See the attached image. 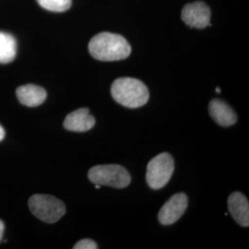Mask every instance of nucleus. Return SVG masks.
<instances>
[{
  "label": "nucleus",
  "mask_w": 249,
  "mask_h": 249,
  "mask_svg": "<svg viewBox=\"0 0 249 249\" xmlns=\"http://www.w3.org/2000/svg\"><path fill=\"white\" fill-rule=\"evenodd\" d=\"M89 52L100 61H118L129 56L131 46L123 36L105 32L91 38Z\"/></svg>",
  "instance_id": "obj_1"
},
{
  "label": "nucleus",
  "mask_w": 249,
  "mask_h": 249,
  "mask_svg": "<svg viewBox=\"0 0 249 249\" xmlns=\"http://www.w3.org/2000/svg\"><path fill=\"white\" fill-rule=\"evenodd\" d=\"M111 94L120 106L127 108H139L145 106L150 92L142 81L133 78H119L111 87Z\"/></svg>",
  "instance_id": "obj_2"
},
{
  "label": "nucleus",
  "mask_w": 249,
  "mask_h": 249,
  "mask_svg": "<svg viewBox=\"0 0 249 249\" xmlns=\"http://www.w3.org/2000/svg\"><path fill=\"white\" fill-rule=\"evenodd\" d=\"M28 205L32 213L46 223L58 222L67 211L60 199L45 194H36L31 196Z\"/></svg>",
  "instance_id": "obj_3"
},
{
  "label": "nucleus",
  "mask_w": 249,
  "mask_h": 249,
  "mask_svg": "<svg viewBox=\"0 0 249 249\" xmlns=\"http://www.w3.org/2000/svg\"><path fill=\"white\" fill-rule=\"evenodd\" d=\"M88 178L94 185L114 188H124L131 182V177L127 170L118 164L93 166L89 170Z\"/></svg>",
  "instance_id": "obj_4"
},
{
  "label": "nucleus",
  "mask_w": 249,
  "mask_h": 249,
  "mask_svg": "<svg viewBox=\"0 0 249 249\" xmlns=\"http://www.w3.org/2000/svg\"><path fill=\"white\" fill-rule=\"evenodd\" d=\"M175 170L172 155L163 152L153 157L148 163L146 180L152 189H160L169 182Z\"/></svg>",
  "instance_id": "obj_5"
},
{
  "label": "nucleus",
  "mask_w": 249,
  "mask_h": 249,
  "mask_svg": "<svg viewBox=\"0 0 249 249\" xmlns=\"http://www.w3.org/2000/svg\"><path fill=\"white\" fill-rule=\"evenodd\" d=\"M182 20L187 26L196 29H203L205 27L212 26L211 9L204 2H194L187 4L181 13Z\"/></svg>",
  "instance_id": "obj_6"
},
{
  "label": "nucleus",
  "mask_w": 249,
  "mask_h": 249,
  "mask_svg": "<svg viewBox=\"0 0 249 249\" xmlns=\"http://www.w3.org/2000/svg\"><path fill=\"white\" fill-rule=\"evenodd\" d=\"M187 196L185 193H178L171 196L159 212V222L162 225H171L178 222L187 211Z\"/></svg>",
  "instance_id": "obj_7"
},
{
  "label": "nucleus",
  "mask_w": 249,
  "mask_h": 249,
  "mask_svg": "<svg viewBox=\"0 0 249 249\" xmlns=\"http://www.w3.org/2000/svg\"><path fill=\"white\" fill-rule=\"evenodd\" d=\"M95 124V118L89 114L88 108H80L69 114L63 125L67 130L73 132H85Z\"/></svg>",
  "instance_id": "obj_8"
},
{
  "label": "nucleus",
  "mask_w": 249,
  "mask_h": 249,
  "mask_svg": "<svg viewBox=\"0 0 249 249\" xmlns=\"http://www.w3.org/2000/svg\"><path fill=\"white\" fill-rule=\"evenodd\" d=\"M210 116L221 126H230L236 123L237 116L228 104L223 100L213 99L209 105Z\"/></svg>",
  "instance_id": "obj_9"
},
{
  "label": "nucleus",
  "mask_w": 249,
  "mask_h": 249,
  "mask_svg": "<svg viewBox=\"0 0 249 249\" xmlns=\"http://www.w3.org/2000/svg\"><path fill=\"white\" fill-rule=\"evenodd\" d=\"M228 209L234 221L243 227H249V203L240 192H233L228 197Z\"/></svg>",
  "instance_id": "obj_10"
},
{
  "label": "nucleus",
  "mask_w": 249,
  "mask_h": 249,
  "mask_svg": "<svg viewBox=\"0 0 249 249\" xmlns=\"http://www.w3.org/2000/svg\"><path fill=\"white\" fill-rule=\"evenodd\" d=\"M16 94L20 104L28 107H36L45 103L47 93L44 88L34 85L27 84L18 87Z\"/></svg>",
  "instance_id": "obj_11"
},
{
  "label": "nucleus",
  "mask_w": 249,
  "mask_h": 249,
  "mask_svg": "<svg viewBox=\"0 0 249 249\" xmlns=\"http://www.w3.org/2000/svg\"><path fill=\"white\" fill-rule=\"evenodd\" d=\"M17 53L16 39L8 33L0 32V63L12 62Z\"/></svg>",
  "instance_id": "obj_12"
},
{
  "label": "nucleus",
  "mask_w": 249,
  "mask_h": 249,
  "mask_svg": "<svg viewBox=\"0 0 249 249\" xmlns=\"http://www.w3.org/2000/svg\"><path fill=\"white\" fill-rule=\"evenodd\" d=\"M43 9L53 12H64L71 9L72 0H36Z\"/></svg>",
  "instance_id": "obj_13"
},
{
  "label": "nucleus",
  "mask_w": 249,
  "mask_h": 249,
  "mask_svg": "<svg viewBox=\"0 0 249 249\" xmlns=\"http://www.w3.org/2000/svg\"><path fill=\"white\" fill-rule=\"evenodd\" d=\"M74 249H97L98 245L93 240L90 239H82L79 241L74 247Z\"/></svg>",
  "instance_id": "obj_14"
},
{
  "label": "nucleus",
  "mask_w": 249,
  "mask_h": 249,
  "mask_svg": "<svg viewBox=\"0 0 249 249\" xmlns=\"http://www.w3.org/2000/svg\"><path fill=\"white\" fill-rule=\"evenodd\" d=\"M4 229H5V226H4V223L0 220V242L2 240V237H3V233H4Z\"/></svg>",
  "instance_id": "obj_15"
},
{
  "label": "nucleus",
  "mask_w": 249,
  "mask_h": 249,
  "mask_svg": "<svg viewBox=\"0 0 249 249\" xmlns=\"http://www.w3.org/2000/svg\"><path fill=\"white\" fill-rule=\"evenodd\" d=\"M5 138V130L3 129V127L0 125V142L3 141Z\"/></svg>",
  "instance_id": "obj_16"
},
{
  "label": "nucleus",
  "mask_w": 249,
  "mask_h": 249,
  "mask_svg": "<svg viewBox=\"0 0 249 249\" xmlns=\"http://www.w3.org/2000/svg\"><path fill=\"white\" fill-rule=\"evenodd\" d=\"M216 92H217V93H220V92H221V89H220L219 87L216 89Z\"/></svg>",
  "instance_id": "obj_17"
},
{
  "label": "nucleus",
  "mask_w": 249,
  "mask_h": 249,
  "mask_svg": "<svg viewBox=\"0 0 249 249\" xmlns=\"http://www.w3.org/2000/svg\"><path fill=\"white\" fill-rule=\"evenodd\" d=\"M95 188H96V189H100L101 186H100V185H95Z\"/></svg>",
  "instance_id": "obj_18"
}]
</instances>
